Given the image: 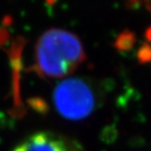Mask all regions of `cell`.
Masks as SVG:
<instances>
[{
	"mask_svg": "<svg viewBox=\"0 0 151 151\" xmlns=\"http://www.w3.org/2000/svg\"><path fill=\"white\" fill-rule=\"evenodd\" d=\"M85 60L79 38L70 31L52 28L41 35L35 47V69L49 78L71 74Z\"/></svg>",
	"mask_w": 151,
	"mask_h": 151,
	"instance_id": "1",
	"label": "cell"
},
{
	"mask_svg": "<svg viewBox=\"0 0 151 151\" xmlns=\"http://www.w3.org/2000/svg\"><path fill=\"white\" fill-rule=\"evenodd\" d=\"M53 101L57 111L69 120H82L96 107L95 93L92 87L81 78L63 80L54 90Z\"/></svg>",
	"mask_w": 151,
	"mask_h": 151,
	"instance_id": "2",
	"label": "cell"
},
{
	"mask_svg": "<svg viewBox=\"0 0 151 151\" xmlns=\"http://www.w3.org/2000/svg\"><path fill=\"white\" fill-rule=\"evenodd\" d=\"M13 151H75L66 139L50 132L34 133L19 143Z\"/></svg>",
	"mask_w": 151,
	"mask_h": 151,
	"instance_id": "3",
	"label": "cell"
}]
</instances>
